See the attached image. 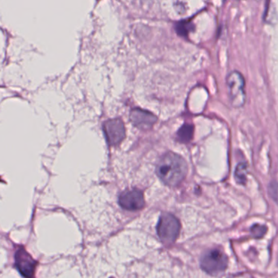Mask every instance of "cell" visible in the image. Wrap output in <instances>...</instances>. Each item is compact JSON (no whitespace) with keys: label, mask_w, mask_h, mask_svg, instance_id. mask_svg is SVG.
I'll return each instance as SVG.
<instances>
[{"label":"cell","mask_w":278,"mask_h":278,"mask_svg":"<svg viewBox=\"0 0 278 278\" xmlns=\"http://www.w3.org/2000/svg\"><path fill=\"white\" fill-rule=\"evenodd\" d=\"M247 173H248V169H247V165H246V163H241L236 168V181H238V183L245 185L246 183Z\"/></svg>","instance_id":"30bf717a"},{"label":"cell","mask_w":278,"mask_h":278,"mask_svg":"<svg viewBox=\"0 0 278 278\" xmlns=\"http://www.w3.org/2000/svg\"><path fill=\"white\" fill-rule=\"evenodd\" d=\"M226 83L232 105L234 108H241L246 102L244 78L240 73L234 71L227 77Z\"/></svg>","instance_id":"3957f363"},{"label":"cell","mask_w":278,"mask_h":278,"mask_svg":"<svg viewBox=\"0 0 278 278\" xmlns=\"http://www.w3.org/2000/svg\"><path fill=\"white\" fill-rule=\"evenodd\" d=\"M188 166L185 160L174 152H168L161 156L157 165V176L164 184L177 186L187 175Z\"/></svg>","instance_id":"6da1fadb"},{"label":"cell","mask_w":278,"mask_h":278,"mask_svg":"<svg viewBox=\"0 0 278 278\" xmlns=\"http://www.w3.org/2000/svg\"><path fill=\"white\" fill-rule=\"evenodd\" d=\"M193 136V127L190 124H184L177 132V138L183 144L191 141Z\"/></svg>","instance_id":"9c48e42d"},{"label":"cell","mask_w":278,"mask_h":278,"mask_svg":"<svg viewBox=\"0 0 278 278\" xmlns=\"http://www.w3.org/2000/svg\"><path fill=\"white\" fill-rule=\"evenodd\" d=\"M119 202L123 209L128 211H138L145 206L144 194L138 189L123 191L119 196Z\"/></svg>","instance_id":"8992f818"},{"label":"cell","mask_w":278,"mask_h":278,"mask_svg":"<svg viewBox=\"0 0 278 278\" xmlns=\"http://www.w3.org/2000/svg\"><path fill=\"white\" fill-rule=\"evenodd\" d=\"M130 120L135 126L139 129L147 130L152 128L157 122V117L153 114L140 108L132 110L130 113Z\"/></svg>","instance_id":"ba28073f"},{"label":"cell","mask_w":278,"mask_h":278,"mask_svg":"<svg viewBox=\"0 0 278 278\" xmlns=\"http://www.w3.org/2000/svg\"><path fill=\"white\" fill-rule=\"evenodd\" d=\"M15 264L22 276L26 278L34 277L36 262L25 249L20 248L16 253Z\"/></svg>","instance_id":"52a82bcc"},{"label":"cell","mask_w":278,"mask_h":278,"mask_svg":"<svg viewBox=\"0 0 278 278\" xmlns=\"http://www.w3.org/2000/svg\"><path fill=\"white\" fill-rule=\"evenodd\" d=\"M103 130L108 144L118 146L126 136L125 125L120 119L108 120L103 124Z\"/></svg>","instance_id":"5b68a950"},{"label":"cell","mask_w":278,"mask_h":278,"mask_svg":"<svg viewBox=\"0 0 278 278\" xmlns=\"http://www.w3.org/2000/svg\"><path fill=\"white\" fill-rule=\"evenodd\" d=\"M181 230V224L175 216L170 213H163L157 223V235L161 242L170 245L178 238Z\"/></svg>","instance_id":"7a4b0ae2"},{"label":"cell","mask_w":278,"mask_h":278,"mask_svg":"<svg viewBox=\"0 0 278 278\" xmlns=\"http://www.w3.org/2000/svg\"><path fill=\"white\" fill-rule=\"evenodd\" d=\"M228 258L219 249L207 251L201 259V267L210 275H218L227 268Z\"/></svg>","instance_id":"277c9868"}]
</instances>
